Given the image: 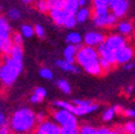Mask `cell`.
Here are the masks:
<instances>
[{"instance_id":"cell-1","label":"cell","mask_w":135,"mask_h":134,"mask_svg":"<svg viewBox=\"0 0 135 134\" xmlns=\"http://www.w3.org/2000/svg\"><path fill=\"white\" fill-rule=\"evenodd\" d=\"M9 125L14 133L32 132L38 126L37 114L29 107H21L13 113Z\"/></svg>"},{"instance_id":"cell-2","label":"cell","mask_w":135,"mask_h":134,"mask_svg":"<svg viewBox=\"0 0 135 134\" xmlns=\"http://www.w3.org/2000/svg\"><path fill=\"white\" fill-rule=\"evenodd\" d=\"M79 66L90 75H100L103 72L100 63V56L98 49L92 46H79L75 60Z\"/></svg>"},{"instance_id":"cell-3","label":"cell","mask_w":135,"mask_h":134,"mask_svg":"<svg viewBox=\"0 0 135 134\" xmlns=\"http://www.w3.org/2000/svg\"><path fill=\"white\" fill-rule=\"evenodd\" d=\"M23 71V59L2 55L0 63V80L4 86H11L18 78Z\"/></svg>"},{"instance_id":"cell-4","label":"cell","mask_w":135,"mask_h":134,"mask_svg":"<svg viewBox=\"0 0 135 134\" xmlns=\"http://www.w3.org/2000/svg\"><path fill=\"white\" fill-rule=\"evenodd\" d=\"M54 120L60 126V127H69V126H78L76 116L70 112L63 108H57L53 113Z\"/></svg>"},{"instance_id":"cell-5","label":"cell","mask_w":135,"mask_h":134,"mask_svg":"<svg viewBox=\"0 0 135 134\" xmlns=\"http://www.w3.org/2000/svg\"><path fill=\"white\" fill-rule=\"evenodd\" d=\"M93 24L99 27V28H108L115 25L117 17L112 13V12H106V13H102V14H95L92 13L91 15Z\"/></svg>"},{"instance_id":"cell-6","label":"cell","mask_w":135,"mask_h":134,"mask_svg":"<svg viewBox=\"0 0 135 134\" xmlns=\"http://www.w3.org/2000/svg\"><path fill=\"white\" fill-rule=\"evenodd\" d=\"M35 133L36 134H60L61 127L56 121L46 119L45 121L38 123Z\"/></svg>"},{"instance_id":"cell-7","label":"cell","mask_w":135,"mask_h":134,"mask_svg":"<svg viewBox=\"0 0 135 134\" xmlns=\"http://www.w3.org/2000/svg\"><path fill=\"white\" fill-rule=\"evenodd\" d=\"M116 56V64H126L130 62L134 56V49L130 45H124L120 49L115 53Z\"/></svg>"},{"instance_id":"cell-8","label":"cell","mask_w":135,"mask_h":134,"mask_svg":"<svg viewBox=\"0 0 135 134\" xmlns=\"http://www.w3.org/2000/svg\"><path fill=\"white\" fill-rule=\"evenodd\" d=\"M104 43L106 44L107 47H109L112 51H114L116 53L118 49H120L121 47L127 45V40H126L124 36L119 33V35H110V36L106 37Z\"/></svg>"},{"instance_id":"cell-9","label":"cell","mask_w":135,"mask_h":134,"mask_svg":"<svg viewBox=\"0 0 135 134\" xmlns=\"http://www.w3.org/2000/svg\"><path fill=\"white\" fill-rule=\"evenodd\" d=\"M84 43L85 45L92 46V47H98L100 44L104 43L105 37L103 33H101L99 31H89L84 36Z\"/></svg>"},{"instance_id":"cell-10","label":"cell","mask_w":135,"mask_h":134,"mask_svg":"<svg viewBox=\"0 0 135 134\" xmlns=\"http://www.w3.org/2000/svg\"><path fill=\"white\" fill-rule=\"evenodd\" d=\"M98 53H99V56H100V59H103L107 62H109L110 64H116V56H115V52L112 51L109 47L106 46L105 43H102L100 44L98 47Z\"/></svg>"},{"instance_id":"cell-11","label":"cell","mask_w":135,"mask_h":134,"mask_svg":"<svg viewBox=\"0 0 135 134\" xmlns=\"http://www.w3.org/2000/svg\"><path fill=\"white\" fill-rule=\"evenodd\" d=\"M129 1L128 0H118L117 2L112 4L109 9L112 10V13L116 16L117 18H121L122 16H124L129 10Z\"/></svg>"},{"instance_id":"cell-12","label":"cell","mask_w":135,"mask_h":134,"mask_svg":"<svg viewBox=\"0 0 135 134\" xmlns=\"http://www.w3.org/2000/svg\"><path fill=\"white\" fill-rule=\"evenodd\" d=\"M49 15L57 26H64V23L70 14L64 9H54L49 11Z\"/></svg>"},{"instance_id":"cell-13","label":"cell","mask_w":135,"mask_h":134,"mask_svg":"<svg viewBox=\"0 0 135 134\" xmlns=\"http://www.w3.org/2000/svg\"><path fill=\"white\" fill-rule=\"evenodd\" d=\"M98 104L95 103H91L89 105H75L74 104V107H73V111L72 113L75 115V116H85V115H88V114H91L93 113L94 111L98 109Z\"/></svg>"},{"instance_id":"cell-14","label":"cell","mask_w":135,"mask_h":134,"mask_svg":"<svg viewBox=\"0 0 135 134\" xmlns=\"http://www.w3.org/2000/svg\"><path fill=\"white\" fill-rule=\"evenodd\" d=\"M12 36H3L0 35V54L8 55L13 47Z\"/></svg>"},{"instance_id":"cell-15","label":"cell","mask_w":135,"mask_h":134,"mask_svg":"<svg viewBox=\"0 0 135 134\" xmlns=\"http://www.w3.org/2000/svg\"><path fill=\"white\" fill-rule=\"evenodd\" d=\"M78 45H73V44H68L66 47L63 51V57L66 61H69L71 63H74L76 60V55L78 52Z\"/></svg>"},{"instance_id":"cell-16","label":"cell","mask_w":135,"mask_h":134,"mask_svg":"<svg viewBox=\"0 0 135 134\" xmlns=\"http://www.w3.org/2000/svg\"><path fill=\"white\" fill-rule=\"evenodd\" d=\"M93 6V12L95 14L106 13L109 10V1L108 0H91Z\"/></svg>"},{"instance_id":"cell-17","label":"cell","mask_w":135,"mask_h":134,"mask_svg":"<svg viewBox=\"0 0 135 134\" xmlns=\"http://www.w3.org/2000/svg\"><path fill=\"white\" fill-rule=\"evenodd\" d=\"M56 65L59 69L65 71V72H70V73H79V68L77 65H75L74 63H71L69 61H66L65 59L63 60H57L56 61Z\"/></svg>"},{"instance_id":"cell-18","label":"cell","mask_w":135,"mask_h":134,"mask_svg":"<svg viewBox=\"0 0 135 134\" xmlns=\"http://www.w3.org/2000/svg\"><path fill=\"white\" fill-rule=\"evenodd\" d=\"M117 30L120 35H122L124 37H128V36H131L133 33L134 26L131 22H120L117 25Z\"/></svg>"},{"instance_id":"cell-19","label":"cell","mask_w":135,"mask_h":134,"mask_svg":"<svg viewBox=\"0 0 135 134\" xmlns=\"http://www.w3.org/2000/svg\"><path fill=\"white\" fill-rule=\"evenodd\" d=\"M90 16H91V11H90V9H88L86 7L80 8L77 11V13L75 14V17L77 20V23H80V24H83V23H85L86 21H88V18L90 17Z\"/></svg>"},{"instance_id":"cell-20","label":"cell","mask_w":135,"mask_h":134,"mask_svg":"<svg viewBox=\"0 0 135 134\" xmlns=\"http://www.w3.org/2000/svg\"><path fill=\"white\" fill-rule=\"evenodd\" d=\"M69 14L75 15L77 11L80 9V6L78 3V0H65L64 8H63Z\"/></svg>"},{"instance_id":"cell-21","label":"cell","mask_w":135,"mask_h":134,"mask_svg":"<svg viewBox=\"0 0 135 134\" xmlns=\"http://www.w3.org/2000/svg\"><path fill=\"white\" fill-rule=\"evenodd\" d=\"M83 40L84 38H81L80 33L76 31H72L70 33H68V36L65 38V41L68 44H73V45H78V46H80V43Z\"/></svg>"},{"instance_id":"cell-22","label":"cell","mask_w":135,"mask_h":134,"mask_svg":"<svg viewBox=\"0 0 135 134\" xmlns=\"http://www.w3.org/2000/svg\"><path fill=\"white\" fill-rule=\"evenodd\" d=\"M0 35L11 36V26L4 16H0Z\"/></svg>"},{"instance_id":"cell-23","label":"cell","mask_w":135,"mask_h":134,"mask_svg":"<svg viewBox=\"0 0 135 134\" xmlns=\"http://www.w3.org/2000/svg\"><path fill=\"white\" fill-rule=\"evenodd\" d=\"M54 106H56L57 108H63V109L72 112L74 104L70 103V102H66V101H62V100H57V101L54 102Z\"/></svg>"},{"instance_id":"cell-24","label":"cell","mask_w":135,"mask_h":134,"mask_svg":"<svg viewBox=\"0 0 135 134\" xmlns=\"http://www.w3.org/2000/svg\"><path fill=\"white\" fill-rule=\"evenodd\" d=\"M116 114H117V112H116V108H115V107H108V108H106V109L103 112V114H102V119H103L104 121H110V120L114 119V117H115Z\"/></svg>"},{"instance_id":"cell-25","label":"cell","mask_w":135,"mask_h":134,"mask_svg":"<svg viewBox=\"0 0 135 134\" xmlns=\"http://www.w3.org/2000/svg\"><path fill=\"white\" fill-rule=\"evenodd\" d=\"M46 2L49 7V11L54 9H63L65 0H46Z\"/></svg>"},{"instance_id":"cell-26","label":"cell","mask_w":135,"mask_h":134,"mask_svg":"<svg viewBox=\"0 0 135 134\" xmlns=\"http://www.w3.org/2000/svg\"><path fill=\"white\" fill-rule=\"evenodd\" d=\"M57 86L65 94H69L71 92V86H70V84L68 83V80H65V79H59L57 82Z\"/></svg>"},{"instance_id":"cell-27","label":"cell","mask_w":135,"mask_h":134,"mask_svg":"<svg viewBox=\"0 0 135 134\" xmlns=\"http://www.w3.org/2000/svg\"><path fill=\"white\" fill-rule=\"evenodd\" d=\"M21 31H22V35L24 36V38H31L33 35H35V27L25 24L22 26Z\"/></svg>"},{"instance_id":"cell-28","label":"cell","mask_w":135,"mask_h":134,"mask_svg":"<svg viewBox=\"0 0 135 134\" xmlns=\"http://www.w3.org/2000/svg\"><path fill=\"white\" fill-rule=\"evenodd\" d=\"M123 134H135V121H128L120 129Z\"/></svg>"},{"instance_id":"cell-29","label":"cell","mask_w":135,"mask_h":134,"mask_svg":"<svg viewBox=\"0 0 135 134\" xmlns=\"http://www.w3.org/2000/svg\"><path fill=\"white\" fill-rule=\"evenodd\" d=\"M10 56L12 57H15V58H20V59H23V47L21 45H13L11 52L9 53Z\"/></svg>"},{"instance_id":"cell-30","label":"cell","mask_w":135,"mask_h":134,"mask_svg":"<svg viewBox=\"0 0 135 134\" xmlns=\"http://www.w3.org/2000/svg\"><path fill=\"white\" fill-rule=\"evenodd\" d=\"M36 8L41 13H47L49 12V7L46 2V0H37L36 1Z\"/></svg>"},{"instance_id":"cell-31","label":"cell","mask_w":135,"mask_h":134,"mask_svg":"<svg viewBox=\"0 0 135 134\" xmlns=\"http://www.w3.org/2000/svg\"><path fill=\"white\" fill-rule=\"evenodd\" d=\"M60 134H79L78 126H69V127H61Z\"/></svg>"},{"instance_id":"cell-32","label":"cell","mask_w":135,"mask_h":134,"mask_svg":"<svg viewBox=\"0 0 135 134\" xmlns=\"http://www.w3.org/2000/svg\"><path fill=\"white\" fill-rule=\"evenodd\" d=\"M76 24H77V20H76V17H75V15L70 14L69 17L66 18V21H65L63 27H65V28H68V29H72V28H74V27L76 26Z\"/></svg>"},{"instance_id":"cell-33","label":"cell","mask_w":135,"mask_h":134,"mask_svg":"<svg viewBox=\"0 0 135 134\" xmlns=\"http://www.w3.org/2000/svg\"><path fill=\"white\" fill-rule=\"evenodd\" d=\"M95 131H97V128L89 125H84L79 128V134H94Z\"/></svg>"},{"instance_id":"cell-34","label":"cell","mask_w":135,"mask_h":134,"mask_svg":"<svg viewBox=\"0 0 135 134\" xmlns=\"http://www.w3.org/2000/svg\"><path fill=\"white\" fill-rule=\"evenodd\" d=\"M8 17L12 21H17L21 18V11L17 9H11L8 12Z\"/></svg>"},{"instance_id":"cell-35","label":"cell","mask_w":135,"mask_h":134,"mask_svg":"<svg viewBox=\"0 0 135 134\" xmlns=\"http://www.w3.org/2000/svg\"><path fill=\"white\" fill-rule=\"evenodd\" d=\"M40 75H41V77L42 78H44V79H52L53 77H54V74H53V72H52V70H49V69H47V68H43V69H41L40 70Z\"/></svg>"},{"instance_id":"cell-36","label":"cell","mask_w":135,"mask_h":134,"mask_svg":"<svg viewBox=\"0 0 135 134\" xmlns=\"http://www.w3.org/2000/svg\"><path fill=\"white\" fill-rule=\"evenodd\" d=\"M23 35H21V33L18 32H14L12 35V42L14 45H23Z\"/></svg>"},{"instance_id":"cell-37","label":"cell","mask_w":135,"mask_h":134,"mask_svg":"<svg viewBox=\"0 0 135 134\" xmlns=\"http://www.w3.org/2000/svg\"><path fill=\"white\" fill-rule=\"evenodd\" d=\"M32 94L37 95L41 100H44V98L46 97V89L43 88V87H37V88H35V90H33V93Z\"/></svg>"},{"instance_id":"cell-38","label":"cell","mask_w":135,"mask_h":134,"mask_svg":"<svg viewBox=\"0 0 135 134\" xmlns=\"http://www.w3.org/2000/svg\"><path fill=\"white\" fill-rule=\"evenodd\" d=\"M35 33H36V36L39 37L40 39H43L45 37V30L41 25H36L35 26Z\"/></svg>"},{"instance_id":"cell-39","label":"cell","mask_w":135,"mask_h":134,"mask_svg":"<svg viewBox=\"0 0 135 134\" xmlns=\"http://www.w3.org/2000/svg\"><path fill=\"white\" fill-rule=\"evenodd\" d=\"M122 114H123L126 117H129V118H134V117H135V109L126 108V109L122 111Z\"/></svg>"},{"instance_id":"cell-40","label":"cell","mask_w":135,"mask_h":134,"mask_svg":"<svg viewBox=\"0 0 135 134\" xmlns=\"http://www.w3.org/2000/svg\"><path fill=\"white\" fill-rule=\"evenodd\" d=\"M7 123H8V118H7L6 114L0 111V129H1L3 126H6Z\"/></svg>"},{"instance_id":"cell-41","label":"cell","mask_w":135,"mask_h":134,"mask_svg":"<svg viewBox=\"0 0 135 134\" xmlns=\"http://www.w3.org/2000/svg\"><path fill=\"white\" fill-rule=\"evenodd\" d=\"M12 129L10 127L9 123H7L6 126H3L1 129H0V134H12Z\"/></svg>"},{"instance_id":"cell-42","label":"cell","mask_w":135,"mask_h":134,"mask_svg":"<svg viewBox=\"0 0 135 134\" xmlns=\"http://www.w3.org/2000/svg\"><path fill=\"white\" fill-rule=\"evenodd\" d=\"M92 102L91 101H88V100H74V101H73V104L80 105V106H83V105H89Z\"/></svg>"},{"instance_id":"cell-43","label":"cell","mask_w":135,"mask_h":134,"mask_svg":"<svg viewBox=\"0 0 135 134\" xmlns=\"http://www.w3.org/2000/svg\"><path fill=\"white\" fill-rule=\"evenodd\" d=\"M94 134H110V130L108 128H97V131Z\"/></svg>"},{"instance_id":"cell-44","label":"cell","mask_w":135,"mask_h":134,"mask_svg":"<svg viewBox=\"0 0 135 134\" xmlns=\"http://www.w3.org/2000/svg\"><path fill=\"white\" fill-rule=\"evenodd\" d=\"M37 120H38V123H41L43 121L46 120V114L43 113V112H40L37 114Z\"/></svg>"},{"instance_id":"cell-45","label":"cell","mask_w":135,"mask_h":134,"mask_svg":"<svg viewBox=\"0 0 135 134\" xmlns=\"http://www.w3.org/2000/svg\"><path fill=\"white\" fill-rule=\"evenodd\" d=\"M43 101V100H41L40 98H38L37 95H35V94H32L31 97H30V102L31 103H33V104H38V103H41Z\"/></svg>"},{"instance_id":"cell-46","label":"cell","mask_w":135,"mask_h":134,"mask_svg":"<svg viewBox=\"0 0 135 134\" xmlns=\"http://www.w3.org/2000/svg\"><path fill=\"white\" fill-rule=\"evenodd\" d=\"M133 68H134V63L131 62V61L124 64V69H126V70H131V69H133Z\"/></svg>"},{"instance_id":"cell-47","label":"cell","mask_w":135,"mask_h":134,"mask_svg":"<svg viewBox=\"0 0 135 134\" xmlns=\"http://www.w3.org/2000/svg\"><path fill=\"white\" fill-rule=\"evenodd\" d=\"M88 1L89 0H78V3L80 6V8H84V7H86L88 4Z\"/></svg>"},{"instance_id":"cell-48","label":"cell","mask_w":135,"mask_h":134,"mask_svg":"<svg viewBox=\"0 0 135 134\" xmlns=\"http://www.w3.org/2000/svg\"><path fill=\"white\" fill-rule=\"evenodd\" d=\"M110 134H123V133L119 129V130H110Z\"/></svg>"},{"instance_id":"cell-49","label":"cell","mask_w":135,"mask_h":134,"mask_svg":"<svg viewBox=\"0 0 135 134\" xmlns=\"http://www.w3.org/2000/svg\"><path fill=\"white\" fill-rule=\"evenodd\" d=\"M133 90H134V87H133V86H129V87L127 88V93H128V94H131V93L133 92Z\"/></svg>"},{"instance_id":"cell-50","label":"cell","mask_w":135,"mask_h":134,"mask_svg":"<svg viewBox=\"0 0 135 134\" xmlns=\"http://www.w3.org/2000/svg\"><path fill=\"white\" fill-rule=\"evenodd\" d=\"M22 1L24 2V3H26V4H30V3H32L35 0H22Z\"/></svg>"},{"instance_id":"cell-51","label":"cell","mask_w":135,"mask_h":134,"mask_svg":"<svg viewBox=\"0 0 135 134\" xmlns=\"http://www.w3.org/2000/svg\"><path fill=\"white\" fill-rule=\"evenodd\" d=\"M108 1H109V7H110L112 4H114L115 2H117V1H118V0H108Z\"/></svg>"},{"instance_id":"cell-52","label":"cell","mask_w":135,"mask_h":134,"mask_svg":"<svg viewBox=\"0 0 135 134\" xmlns=\"http://www.w3.org/2000/svg\"><path fill=\"white\" fill-rule=\"evenodd\" d=\"M15 134H36L33 132H28V133H15Z\"/></svg>"},{"instance_id":"cell-53","label":"cell","mask_w":135,"mask_h":134,"mask_svg":"<svg viewBox=\"0 0 135 134\" xmlns=\"http://www.w3.org/2000/svg\"><path fill=\"white\" fill-rule=\"evenodd\" d=\"M0 9H1V7H0Z\"/></svg>"}]
</instances>
